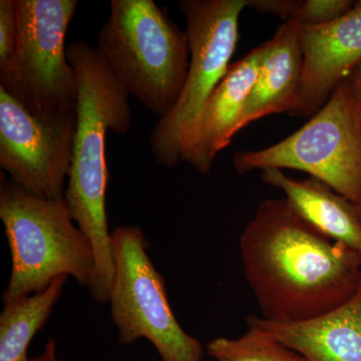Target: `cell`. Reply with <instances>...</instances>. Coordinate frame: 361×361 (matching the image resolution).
I'll list each match as a JSON object with an SVG mask.
<instances>
[{
    "label": "cell",
    "mask_w": 361,
    "mask_h": 361,
    "mask_svg": "<svg viewBox=\"0 0 361 361\" xmlns=\"http://www.w3.org/2000/svg\"><path fill=\"white\" fill-rule=\"evenodd\" d=\"M239 249L260 317L269 322L322 317L350 301L361 287V253L325 237L285 198L259 204Z\"/></svg>",
    "instance_id": "6da1fadb"
},
{
    "label": "cell",
    "mask_w": 361,
    "mask_h": 361,
    "mask_svg": "<svg viewBox=\"0 0 361 361\" xmlns=\"http://www.w3.org/2000/svg\"><path fill=\"white\" fill-rule=\"evenodd\" d=\"M68 59L78 80L77 130L65 200L96 258L89 287L97 302H108L114 278L113 243L106 199L109 169L106 137L130 132L133 125L130 94L116 80L96 47L84 40L68 47Z\"/></svg>",
    "instance_id": "7a4b0ae2"
},
{
    "label": "cell",
    "mask_w": 361,
    "mask_h": 361,
    "mask_svg": "<svg viewBox=\"0 0 361 361\" xmlns=\"http://www.w3.org/2000/svg\"><path fill=\"white\" fill-rule=\"evenodd\" d=\"M0 219L11 254L4 303L42 293L61 276L89 288L96 270L94 249L65 198H40L1 173Z\"/></svg>",
    "instance_id": "3957f363"
},
{
    "label": "cell",
    "mask_w": 361,
    "mask_h": 361,
    "mask_svg": "<svg viewBox=\"0 0 361 361\" xmlns=\"http://www.w3.org/2000/svg\"><path fill=\"white\" fill-rule=\"evenodd\" d=\"M97 44L130 96L158 118L172 110L189 70V40L155 1L111 0Z\"/></svg>",
    "instance_id": "277c9868"
},
{
    "label": "cell",
    "mask_w": 361,
    "mask_h": 361,
    "mask_svg": "<svg viewBox=\"0 0 361 361\" xmlns=\"http://www.w3.org/2000/svg\"><path fill=\"white\" fill-rule=\"evenodd\" d=\"M190 65L177 103L149 135L161 166L176 167L196 129L207 99L229 70L239 39V20L248 0H183Z\"/></svg>",
    "instance_id": "5b68a950"
},
{
    "label": "cell",
    "mask_w": 361,
    "mask_h": 361,
    "mask_svg": "<svg viewBox=\"0 0 361 361\" xmlns=\"http://www.w3.org/2000/svg\"><path fill=\"white\" fill-rule=\"evenodd\" d=\"M238 174L265 169L302 171L353 202H361V104L342 82L301 129L268 148L233 158Z\"/></svg>",
    "instance_id": "8992f818"
},
{
    "label": "cell",
    "mask_w": 361,
    "mask_h": 361,
    "mask_svg": "<svg viewBox=\"0 0 361 361\" xmlns=\"http://www.w3.org/2000/svg\"><path fill=\"white\" fill-rule=\"evenodd\" d=\"M111 243L114 278L108 302L118 342L127 345L146 338L161 361H202L203 345L176 319L165 280L147 253L149 243L142 229L118 227Z\"/></svg>",
    "instance_id": "52a82bcc"
},
{
    "label": "cell",
    "mask_w": 361,
    "mask_h": 361,
    "mask_svg": "<svg viewBox=\"0 0 361 361\" xmlns=\"http://www.w3.org/2000/svg\"><path fill=\"white\" fill-rule=\"evenodd\" d=\"M16 6L18 49L0 89L32 113L75 111L78 80L66 39L78 0H16Z\"/></svg>",
    "instance_id": "ba28073f"
},
{
    "label": "cell",
    "mask_w": 361,
    "mask_h": 361,
    "mask_svg": "<svg viewBox=\"0 0 361 361\" xmlns=\"http://www.w3.org/2000/svg\"><path fill=\"white\" fill-rule=\"evenodd\" d=\"M77 111L32 113L0 89V168L40 198H65Z\"/></svg>",
    "instance_id": "9c48e42d"
},
{
    "label": "cell",
    "mask_w": 361,
    "mask_h": 361,
    "mask_svg": "<svg viewBox=\"0 0 361 361\" xmlns=\"http://www.w3.org/2000/svg\"><path fill=\"white\" fill-rule=\"evenodd\" d=\"M297 30L303 54L302 82L298 103L289 116H312L361 63V0L331 23L297 25Z\"/></svg>",
    "instance_id": "30bf717a"
},
{
    "label": "cell",
    "mask_w": 361,
    "mask_h": 361,
    "mask_svg": "<svg viewBox=\"0 0 361 361\" xmlns=\"http://www.w3.org/2000/svg\"><path fill=\"white\" fill-rule=\"evenodd\" d=\"M261 56L262 44L232 63L204 104L182 156V161L189 163L200 174L211 172L218 154L240 132V122L257 78Z\"/></svg>",
    "instance_id": "8fae6325"
},
{
    "label": "cell",
    "mask_w": 361,
    "mask_h": 361,
    "mask_svg": "<svg viewBox=\"0 0 361 361\" xmlns=\"http://www.w3.org/2000/svg\"><path fill=\"white\" fill-rule=\"evenodd\" d=\"M303 73V54L294 21H285L272 39L262 44L257 78L246 102L241 130L252 122L290 113L298 103Z\"/></svg>",
    "instance_id": "7c38bea8"
},
{
    "label": "cell",
    "mask_w": 361,
    "mask_h": 361,
    "mask_svg": "<svg viewBox=\"0 0 361 361\" xmlns=\"http://www.w3.org/2000/svg\"><path fill=\"white\" fill-rule=\"evenodd\" d=\"M247 324L265 330L310 361H361V287L338 310L310 322L279 324L253 315Z\"/></svg>",
    "instance_id": "4fadbf2b"
},
{
    "label": "cell",
    "mask_w": 361,
    "mask_h": 361,
    "mask_svg": "<svg viewBox=\"0 0 361 361\" xmlns=\"http://www.w3.org/2000/svg\"><path fill=\"white\" fill-rule=\"evenodd\" d=\"M261 178L281 190L296 212L317 231L361 253V222L355 204L314 178L293 179L278 169L261 171Z\"/></svg>",
    "instance_id": "5bb4252c"
},
{
    "label": "cell",
    "mask_w": 361,
    "mask_h": 361,
    "mask_svg": "<svg viewBox=\"0 0 361 361\" xmlns=\"http://www.w3.org/2000/svg\"><path fill=\"white\" fill-rule=\"evenodd\" d=\"M68 278H56L42 293L4 303L0 314V361H30V342L49 320Z\"/></svg>",
    "instance_id": "9a60e30c"
},
{
    "label": "cell",
    "mask_w": 361,
    "mask_h": 361,
    "mask_svg": "<svg viewBox=\"0 0 361 361\" xmlns=\"http://www.w3.org/2000/svg\"><path fill=\"white\" fill-rule=\"evenodd\" d=\"M207 353L216 361H310L272 334L259 327L237 338L218 337L209 342Z\"/></svg>",
    "instance_id": "2e32d148"
},
{
    "label": "cell",
    "mask_w": 361,
    "mask_h": 361,
    "mask_svg": "<svg viewBox=\"0 0 361 361\" xmlns=\"http://www.w3.org/2000/svg\"><path fill=\"white\" fill-rule=\"evenodd\" d=\"M18 42L16 0H0V82L11 75Z\"/></svg>",
    "instance_id": "e0dca14e"
},
{
    "label": "cell",
    "mask_w": 361,
    "mask_h": 361,
    "mask_svg": "<svg viewBox=\"0 0 361 361\" xmlns=\"http://www.w3.org/2000/svg\"><path fill=\"white\" fill-rule=\"evenodd\" d=\"M355 4L350 0H303L292 21L301 26L326 25L348 13Z\"/></svg>",
    "instance_id": "ac0fdd59"
},
{
    "label": "cell",
    "mask_w": 361,
    "mask_h": 361,
    "mask_svg": "<svg viewBox=\"0 0 361 361\" xmlns=\"http://www.w3.org/2000/svg\"><path fill=\"white\" fill-rule=\"evenodd\" d=\"M299 2L297 0H248V7L260 13L272 14L285 21H292Z\"/></svg>",
    "instance_id": "d6986e66"
},
{
    "label": "cell",
    "mask_w": 361,
    "mask_h": 361,
    "mask_svg": "<svg viewBox=\"0 0 361 361\" xmlns=\"http://www.w3.org/2000/svg\"><path fill=\"white\" fill-rule=\"evenodd\" d=\"M343 80L348 85L353 97L361 104V63L356 66Z\"/></svg>",
    "instance_id": "ffe728a7"
},
{
    "label": "cell",
    "mask_w": 361,
    "mask_h": 361,
    "mask_svg": "<svg viewBox=\"0 0 361 361\" xmlns=\"http://www.w3.org/2000/svg\"><path fill=\"white\" fill-rule=\"evenodd\" d=\"M30 361H58L56 360V343L54 339H49L45 345L44 353L37 357H33Z\"/></svg>",
    "instance_id": "44dd1931"
},
{
    "label": "cell",
    "mask_w": 361,
    "mask_h": 361,
    "mask_svg": "<svg viewBox=\"0 0 361 361\" xmlns=\"http://www.w3.org/2000/svg\"><path fill=\"white\" fill-rule=\"evenodd\" d=\"M356 209H357L358 217H360V220L361 222V202L358 205H356Z\"/></svg>",
    "instance_id": "7402d4cb"
}]
</instances>
